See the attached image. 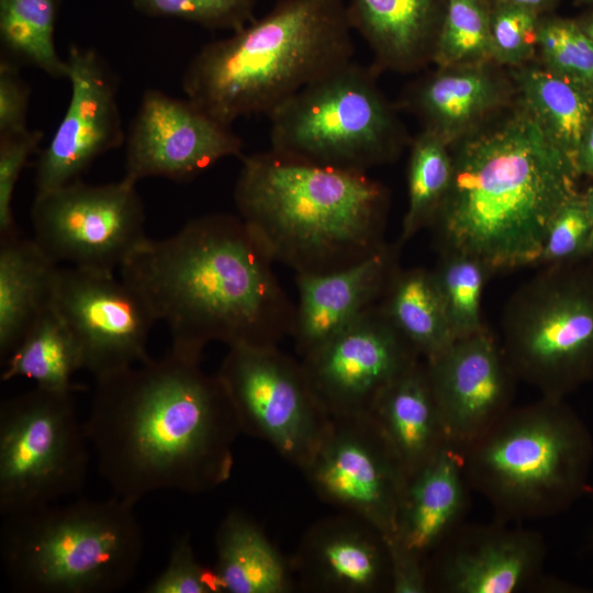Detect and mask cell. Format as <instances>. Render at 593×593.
Returning <instances> with one entry per match:
<instances>
[{
  "instance_id": "1",
  "label": "cell",
  "mask_w": 593,
  "mask_h": 593,
  "mask_svg": "<svg viewBox=\"0 0 593 593\" xmlns=\"http://www.w3.org/2000/svg\"><path fill=\"white\" fill-rule=\"evenodd\" d=\"M169 350L96 380L86 434L99 474L132 504L149 493L209 492L225 483L242 433L217 374Z\"/></svg>"
},
{
  "instance_id": "2",
  "label": "cell",
  "mask_w": 593,
  "mask_h": 593,
  "mask_svg": "<svg viewBox=\"0 0 593 593\" xmlns=\"http://www.w3.org/2000/svg\"><path fill=\"white\" fill-rule=\"evenodd\" d=\"M272 262L240 217L216 213L148 238L120 270L167 324L170 350L201 360L212 342L269 346L290 335L294 306Z\"/></svg>"
},
{
  "instance_id": "3",
  "label": "cell",
  "mask_w": 593,
  "mask_h": 593,
  "mask_svg": "<svg viewBox=\"0 0 593 593\" xmlns=\"http://www.w3.org/2000/svg\"><path fill=\"white\" fill-rule=\"evenodd\" d=\"M449 148L450 187L429 226L438 251L473 256L494 273L536 266L551 220L577 193L572 158L518 96Z\"/></svg>"
},
{
  "instance_id": "4",
  "label": "cell",
  "mask_w": 593,
  "mask_h": 593,
  "mask_svg": "<svg viewBox=\"0 0 593 593\" xmlns=\"http://www.w3.org/2000/svg\"><path fill=\"white\" fill-rule=\"evenodd\" d=\"M240 159L234 201L272 261L296 275L326 273L385 244L389 191L367 172L311 165L271 149Z\"/></svg>"
},
{
  "instance_id": "5",
  "label": "cell",
  "mask_w": 593,
  "mask_h": 593,
  "mask_svg": "<svg viewBox=\"0 0 593 593\" xmlns=\"http://www.w3.org/2000/svg\"><path fill=\"white\" fill-rule=\"evenodd\" d=\"M351 31L344 0H279L260 19L204 45L189 63L182 89L228 125L268 115L353 60Z\"/></svg>"
},
{
  "instance_id": "6",
  "label": "cell",
  "mask_w": 593,
  "mask_h": 593,
  "mask_svg": "<svg viewBox=\"0 0 593 593\" xmlns=\"http://www.w3.org/2000/svg\"><path fill=\"white\" fill-rule=\"evenodd\" d=\"M134 506L112 495L2 517L0 555L12 589L110 593L124 588L144 551Z\"/></svg>"
},
{
  "instance_id": "7",
  "label": "cell",
  "mask_w": 593,
  "mask_h": 593,
  "mask_svg": "<svg viewBox=\"0 0 593 593\" xmlns=\"http://www.w3.org/2000/svg\"><path fill=\"white\" fill-rule=\"evenodd\" d=\"M586 448L561 399L541 396L512 406L460 454L470 489L512 523L561 510L581 484Z\"/></svg>"
},
{
  "instance_id": "8",
  "label": "cell",
  "mask_w": 593,
  "mask_h": 593,
  "mask_svg": "<svg viewBox=\"0 0 593 593\" xmlns=\"http://www.w3.org/2000/svg\"><path fill=\"white\" fill-rule=\"evenodd\" d=\"M379 74L351 60L298 91L267 115L270 149L356 172L395 161L412 139Z\"/></svg>"
},
{
  "instance_id": "9",
  "label": "cell",
  "mask_w": 593,
  "mask_h": 593,
  "mask_svg": "<svg viewBox=\"0 0 593 593\" xmlns=\"http://www.w3.org/2000/svg\"><path fill=\"white\" fill-rule=\"evenodd\" d=\"M547 266L508 298L503 354L518 381L541 396L562 394L593 374V262Z\"/></svg>"
},
{
  "instance_id": "10",
  "label": "cell",
  "mask_w": 593,
  "mask_h": 593,
  "mask_svg": "<svg viewBox=\"0 0 593 593\" xmlns=\"http://www.w3.org/2000/svg\"><path fill=\"white\" fill-rule=\"evenodd\" d=\"M75 390L35 385L0 405V513L33 511L79 493L89 440Z\"/></svg>"
},
{
  "instance_id": "11",
  "label": "cell",
  "mask_w": 593,
  "mask_h": 593,
  "mask_svg": "<svg viewBox=\"0 0 593 593\" xmlns=\"http://www.w3.org/2000/svg\"><path fill=\"white\" fill-rule=\"evenodd\" d=\"M216 374L232 401L242 433L265 440L302 471L331 423L302 362L277 345L236 346L230 348Z\"/></svg>"
},
{
  "instance_id": "12",
  "label": "cell",
  "mask_w": 593,
  "mask_h": 593,
  "mask_svg": "<svg viewBox=\"0 0 593 593\" xmlns=\"http://www.w3.org/2000/svg\"><path fill=\"white\" fill-rule=\"evenodd\" d=\"M31 222L35 242L56 262L91 271L114 273L148 240L143 201L125 178L36 192Z\"/></svg>"
},
{
  "instance_id": "13",
  "label": "cell",
  "mask_w": 593,
  "mask_h": 593,
  "mask_svg": "<svg viewBox=\"0 0 593 593\" xmlns=\"http://www.w3.org/2000/svg\"><path fill=\"white\" fill-rule=\"evenodd\" d=\"M302 473L323 502L363 518L387 539L396 535L407 475L371 414L331 417Z\"/></svg>"
},
{
  "instance_id": "14",
  "label": "cell",
  "mask_w": 593,
  "mask_h": 593,
  "mask_svg": "<svg viewBox=\"0 0 593 593\" xmlns=\"http://www.w3.org/2000/svg\"><path fill=\"white\" fill-rule=\"evenodd\" d=\"M52 305L94 380L150 358L146 346L157 320L146 300L114 273L59 267Z\"/></svg>"
},
{
  "instance_id": "15",
  "label": "cell",
  "mask_w": 593,
  "mask_h": 593,
  "mask_svg": "<svg viewBox=\"0 0 593 593\" xmlns=\"http://www.w3.org/2000/svg\"><path fill=\"white\" fill-rule=\"evenodd\" d=\"M421 359L377 303L301 362L316 399L333 417L371 414L385 389Z\"/></svg>"
},
{
  "instance_id": "16",
  "label": "cell",
  "mask_w": 593,
  "mask_h": 593,
  "mask_svg": "<svg viewBox=\"0 0 593 593\" xmlns=\"http://www.w3.org/2000/svg\"><path fill=\"white\" fill-rule=\"evenodd\" d=\"M243 139L191 99L144 92L126 137L125 175L186 181L219 160L242 156Z\"/></svg>"
},
{
  "instance_id": "17",
  "label": "cell",
  "mask_w": 593,
  "mask_h": 593,
  "mask_svg": "<svg viewBox=\"0 0 593 593\" xmlns=\"http://www.w3.org/2000/svg\"><path fill=\"white\" fill-rule=\"evenodd\" d=\"M70 99L48 145L35 164L37 192L79 180L101 155L124 142L118 79L93 48L70 45Z\"/></svg>"
},
{
  "instance_id": "18",
  "label": "cell",
  "mask_w": 593,
  "mask_h": 593,
  "mask_svg": "<svg viewBox=\"0 0 593 593\" xmlns=\"http://www.w3.org/2000/svg\"><path fill=\"white\" fill-rule=\"evenodd\" d=\"M507 524L457 529L427 558L429 592L517 593L541 584L542 536Z\"/></svg>"
},
{
  "instance_id": "19",
  "label": "cell",
  "mask_w": 593,
  "mask_h": 593,
  "mask_svg": "<svg viewBox=\"0 0 593 593\" xmlns=\"http://www.w3.org/2000/svg\"><path fill=\"white\" fill-rule=\"evenodd\" d=\"M425 362L448 441L459 450L513 406L518 380L489 329Z\"/></svg>"
},
{
  "instance_id": "20",
  "label": "cell",
  "mask_w": 593,
  "mask_h": 593,
  "mask_svg": "<svg viewBox=\"0 0 593 593\" xmlns=\"http://www.w3.org/2000/svg\"><path fill=\"white\" fill-rule=\"evenodd\" d=\"M290 564L299 586L306 592H391L387 538L350 513L315 522L303 535Z\"/></svg>"
},
{
  "instance_id": "21",
  "label": "cell",
  "mask_w": 593,
  "mask_h": 593,
  "mask_svg": "<svg viewBox=\"0 0 593 593\" xmlns=\"http://www.w3.org/2000/svg\"><path fill=\"white\" fill-rule=\"evenodd\" d=\"M517 96L511 70L491 60L436 66L407 85L396 107L450 146L513 104Z\"/></svg>"
},
{
  "instance_id": "22",
  "label": "cell",
  "mask_w": 593,
  "mask_h": 593,
  "mask_svg": "<svg viewBox=\"0 0 593 593\" xmlns=\"http://www.w3.org/2000/svg\"><path fill=\"white\" fill-rule=\"evenodd\" d=\"M400 246L384 244L366 259L336 271L295 276L299 302L290 335L301 357L377 304L399 268Z\"/></svg>"
},
{
  "instance_id": "23",
  "label": "cell",
  "mask_w": 593,
  "mask_h": 593,
  "mask_svg": "<svg viewBox=\"0 0 593 593\" xmlns=\"http://www.w3.org/2000/svg\"><path fill=\"white\" fill-rule=\"evenodd\" d=\"M448 0H348L347 16L379 71L416 72L434 64Z\"/></svg>"
},
{
  "instance_id": "24",
  "label": "cell",
  "mask_w": 593,
  "mask_h": 593,
  "mask_svg": "<svg viewBox=\"0 0 593 593\" xmlns=\"http://www.w3.org/2000/svg\"><path fill=\"white\" fill-rule=\"evenodd\" d=\"M470 490L460 450L445 446L407 479L395 537L427 560L465 524Z\"/></svg>"
},
{
  "instance_id": "25",
  "label": "cell",
  "mask_w": 593,
  "mask_h": 593,
  "mask_svg": "<svg viewBox=\"0 0 593 593\" xmlns=\"http://www.w3.org/2000/svg\"><path fill=\"white\" fill-rule=\"evenodd\" d=\"M371 415L395 449L407 479L450 445L424 359L385 389Z\"/></svg>"
},
{
  "instance_id": "26",
  "label": "cell",
  "mask_w": 593,
  "mask_h": 593,
  "mask_svg": "<svg viewBox=\"0 0 593 593\" xmlns=\"http://www.w3.org/2000/svg\"><path fill=\"white\" fill-rule=\"evenodd\" d=\"M0 356H10L37 315L52 304L56 262L35 239L0 242Z\"/></svg>"
},
{
  "instance_id": "27",
  "label": "cell",
  "mask_w": 593,
  "mask_h": 593,
  "mask_svg": "<svg viewBox=\"0 0 593 593\" xmlns=\"http://www.w3.org/2000/svg\"><path fill=\"white\" fill-rule=\"evenodd\" d=\"M214 571L222 593H289L292 569L260 526L239 510H231L215 534Z\"/></svg>"
},
{
  "instance_id": "28",
  "label": "cell",
  "mask_w": 593,
  "mask_h": 593,
  "mask_svg": "<svg viewBox=\"0 0 593 593\" xmlns=\"http://www.w3.org/2000/svg\"><path fill=\"white\" fill-rule=\"evenodd\" d=\"M378 304L424 360L437 357L456 340L432 269L398 268Z\"/></svg>"
},
{
  "instance_id": "29",
  "label": "cell",
  "mask_w": 593,
  "mask_h": 593,
  "mask_svg": "<svg viewBox=\"0 0 593 593\" xmlns=\"http://www.w3.org/2000/svg\"><path fill=\"white\" fill-rule=\"evenodd\" d=\"M518 97L572 160L593 116V92L545 67L537 58L511 68Z\"/></svg>"
},
{
  "instance_id": "30",
  "label": "cell",
  "mask_w": 593,
  "mask_h": 593,
  "mask_svg": "<svg viewBox=\"0 0 593 593\" xmlns=\"http://www.w3.org/2000/svg\"><path fill=\"white\" fill-rule=\"evenodd\" d=\"M3 363L2 381L25 378L49 390L76 391L71 377L82 369L80 349L52 304L37 315Z\"/></svg>"
},
{
  "instance_id": "31",
  "label": "cell",
  "mask_w": 593,
  "mask_h": 593,
  "mask_svg": "<svg viewBox=\"0 0 593 593\" xmlns=\"http://www.w3.org/2000/svg\"><path fill=\"white\" fill-rule=\"evenodd\" d=\"M57 14V0H0V41L5 55L51 77L68 78V61L55 46Z\"/></svg>"
},
{
  "instance_id": "32",
  "label": "cell",
  "mask_w": 593,
  "mask_h": 593,
  "mask_svg": "<svg viewBox=\"0 0 593 593\" xmlns=\"http://www.w3.org/2000/svg\"><path fill=\"white\" fill-rule=\"evenodd\" d=\"M407 165V209L399 244L429 227L452 177L449 145L435 133L422 130L412 138Z\"/></svg>"
},
{
  "instance_id": "33",
  "label": "cell",
  "mask_w": 593,
  "mask_h": 593,
  "mask_svg": "<svg viewBox=\"0 0 593 593\" xmlns=\"http://www.w3.org/2000/svg\"><path fill=\"white\" fill-rule=\"evenodd\" d=\"M456 339L485 329L481 314L482 294L494 273L480 259L456 251H440L432 269Z\"/></svg>"
},
{
  "instance_id": "34",
  "label": "cell",
  "mask_w": 593,
  "mask_h": 593,
  "mask_svg": "<svg viewBox=\"0 0 593 593\" xmlns=\"http://www.w3.org/2000/svg\"><path fill=\"white\" fill-rule=\"evenodd\" d=\"M488 0H448L435 66L494 61Z\"/></svg>"
},
{
  "instance_id": "35",
  "label": "cell",
  "mask_w": 593,
  "mask_h": 593,
  "mask_svg": "<svg viewBox=\"0 0 593 593\" xmlns=\"http://www.w3.org/2000/svg\"><path fill=\"white\" fill-rule=\"evenodd\" d=\"M537 59L593 92V41L578 22L541 15Z\"/></svg>"
},
{
  "instance_id": "36",
  "label": "cell",
  "mask_w": 593,
  "mask_h": 593,
  "mask_svg": "<svg viewBox=\"0 0 593 593\" xmlns=\"http://www.w3.org/2000/svg\"><path fill=\"white\" fill-rule=\"evenodd\" d=\"M540 18L541 14L522 7L505 3L491 4L490 31L493 60L508 69L535 60Z\"/></svg>"
},
{
  "instance_id": "37",
  "label": "cell",
  "mask_w": 593,
  "mask_h": 593,
  "mask_svg": "<svg viewBox=\"0 0 593 593\" xmlns=\"http://www.w3.org/2000/svg\"><path fill=\"white\" fill-rule=\"evenodd\" d=\"M142 14L174 18L206 29L237 31L255 20L256 0H133Z\"/></svg>"
},
{
  "instance_id": "38",
  "label": "cell",
  "mask_w": 593,
  "mask_h": 593,
  "mask_svg": "<svg viewBox=\"0 0 593 593\" xmlns=\"http://www.w3.org/2000/svg\"><path fill=\"white\" fill-rule=\"evenodd\" d=\"M591 234L584 198L577 192L551 220L536 266H557L590 258Z\"/></svg>"
},
{
  "instance_id": "39",
  "label": "cell",
  "mask_w": 593,
  "mask_h": 593,
  "mask_svg": "<svg viewBox=\"0 0 593 593\" xmlns=\"http://www.w3.org/2000/svg\"><path fill=\"white\" fill-rule=\"evenodd\" d=\"M146 593H222L213 568L200 563L191 537H177L169 552L166 567L144 589Z\"/></svg>"
},
{
  "instance_id": "40",
  "label": "cell",
  "mask_w": 593,
  "mask_h": 593,
  "mask_svg": "<svg viewBox=\"0 0 593 593\" xmlns=\"http://www.w3.org/2000/svg\"><path fill=\"white\" fill-rule=\"evenodd\" d=\"M43 137L42 131L29 128L0 135V239L18 235L12 210L15 186Z\"/></svg>"
},
{
  "instance_id": "41",
  "label": "cell",
  "mask_w": 593,
  "mask_h": 593,
  "mask_svg": "<svg viewBox=\"0 0 593 593\" xmlns=\"http://www.w3.org/2000/svg\"><path fill=\"white\" fill-rule=\"evenodd\" d=\"M30 87L9 58L0 63V135L26 130Z\"/></svg>"
},
{
  "instance_id": "42",
  "label": "cell",
  "mask_w": 593,
  "mask_h": 593,
  "mask_svg": "<svg viewBox=\"0 0 593 593\" xmlns=\"http://www.w3.org/2000/svg\"><path fill=\"white\" fill-rule=\"evenodd\" d=\"M391 593L429 592L426 559L406 547L395 536L387 539Z\"/></svg>"
},
{
  "instance_id": "43",
  "label": "cell",
  "mask_w": 593,
  "mask_h": 593,
  "mask_svg": "<svg viewBox=\"0 0 593 593\" xmlns=\"http://www.w3.org/2000/svg\"><path fill=\"white\" fill-rule=\"evenodd\" d=\"M575 170L593 178V116L586 125L573 157Z\"/></svg>"
},
{
  "instance_id": "44",
  "label": "cell",
  "mask_w": 593,
  "mask_h": 593,
  "mask_svg": "<svg viewBox=\"0 0 593 593\" xmlns=\"http://www.w3.org/2000/svg\"><path fill=\"white\" fill-rule=\"evenodd\" d=\"M490 4L505 3L529 9L539 14H545L555 8L558 0H488Z\"/></svg>"
},
{
  "instance_id": "45",
  "label": "cell",
  "mask_w": 593,
  "mask_h": 593,
  "mask_svg": "<svg viewBox=\"0 0 593 593\" xmlns=\"http://www.w3.org/2000/svg\"><path fill=\"white\" fill-rule=\"evenodd\" d=\"M585 206L591 221V257L593 256V186L583 194Z\"/></svg>"
},
{
  "instance_id": "46",
  "label": "cell",
  "mask_w": 593,
  "mask_h": 593,
  "mask_svg": "<svg viewBox=\"0 0 593 593\" xmlns=\"http://www.w3.org/2000/svg\"><path fill=\"white\" fill-rule=\"evenodd\" d=\"M578 24L586 33V35L593 41V16L585 19L582 22H578Z\"/></svg>"
},
{
  "instance_id": "47",
  "label": "cell",
  "mask_w": 593,
  "mask_h": 593,
  "mask_svg": "<svg viewBox=\"0 0 593 593\" xmlns=\"http://www.w3.org/2000/svg\"><path fill=\"white\" fill-rule=\"evenodd\" d=\"M586 1H591V2H593V0H586Z\"/></svg>"
}]
</instances>
